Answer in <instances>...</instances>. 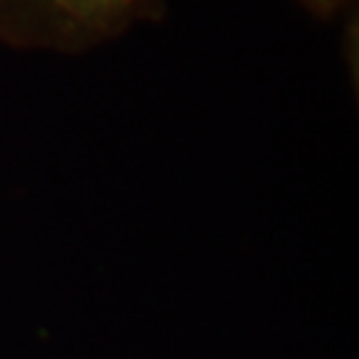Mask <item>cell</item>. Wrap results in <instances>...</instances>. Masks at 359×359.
Returning a JSON list of instances; mask_svg holds the SVG:
<instances>
[{"label":"cell","mask_w":359,"mask_h":359,"mask_svg":"<svg viewBox=\"0 0 359 359\" xmlns=\"http://www.w3.org/2000/svg\"><path fill=\"white\" fill-rule=\"evenodd\" d=\"M53 19L67 27H109L136 6V0H38Z\"/></svg>","instance_id":"cell-1"},{"label":"cell","mask_w":359,"mask_h":359,"mask_svg":"<svg viewBox=\"0 0 359 359\" xmlns=\"http://www.w3.org/2000/svg\"><path fill=\"white\" fill-rule=\"evenodd\" d=\"M320 6H325V8H330V6H335V3H341V0H317Z\"/></svg>","instance_id":"cell-2"}]
</instances>
